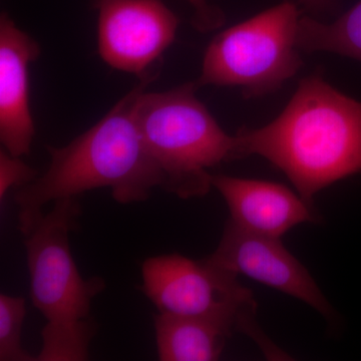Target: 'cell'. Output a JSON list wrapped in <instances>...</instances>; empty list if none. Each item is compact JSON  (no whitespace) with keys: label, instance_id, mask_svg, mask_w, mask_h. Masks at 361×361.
Here are the masks:
<instances>
[{"label":"cell","instance_id":"6da1fadb","mask_svg":"<svg viewBox=\"0 0 361 361\" xmlns=\"http://www.w3.org/2000/svg\"><path fill=\"white\" fill-rule=\"evenodd\" d=\"M157 75L140 78L103 118L66 146H47L51 163L44 174L14 193L21 234L51 202L110 189L114 200L129 205L148 200L161 188L160 169L145 145L137 116L140 97Z\"/></svg>","mask_w":361,"mask_h":361},{"label":"cell","instance_id":"7a4b0ae2","mask_svg":"<svg viewBox=\"0 0 361 361\" xmlns=\"http://www.w3.org/2000/svg\"><path fill=\"white\" fill-rule=\"evenodd\" d=\"M240 159L263 157L312 204L324 188L361 173V102L314 73L274 121L236 133Z\"/></svg>","mask_w":361,"mask_h":361},{"label":"cell","instance_id":"3957f363","mask_svg":"<svg viewBox=\"0 0 361 361\" xmlns=\"http://www.w3.org/2000/svg\"><path fill=\"white\" fill-rule=\"evenodd\" d=\"M54 203L23 233L32 302L45 319L35 361H85L97 332L92 302L106 283L102 277H82L73 257L71 233L82 212L78 198Z\"/></svg>","mask_w":361,"mask_h":361},{"label":"cell","instance_id":"277c9868","mask_svg":"<svg viewBox=\"0 0 361 361\" xmlns=\"http://www.w3.org/2000/svg\"><path fill=\"white\" fill-rule=\"evenodd\" d=\"M196 82L164 92L145 90L137 116L145 145L160 169L161 189L180 199L212 189L210 170L239 160L236 135L227 134L196 96Z\"/></svg>","mask_w":361,"mask_h":361},{"label":"cell","instance_id":"5b68a950","mask_svg":"<svg viewBox=\"0 0 361 361\" xmlns=\"http://www.w3.org/2000/svg\"><path fill=\"white\" fill-rule=\"evenodd\" d=\"M237 277L209 256L194 260L166 254L144 261L141 290L160 313L206 320L231 334L240 332L269 360H289L259 326L253 293Z\"/></svg>","mask_w":361,"mask_h":361},{"label":"cell","instance_id":"8992f818","mask_svg":"<svg viewBox=\"0 0 361 361\" xmlns=\"http://www.w3.org/2000/svg\"><path fill=\"white\" fill-rule=\"evenodd\" d=\"M300 18L286 0L218 33L207 47L197 85L240 87L246 99L279 90L303 65L296 44Z\"/></svg>","mask_w":361,"mask_h":361},{"label":"cell","instance_id":"52a82bcc","mask_svg":"<svg viewBox=\"0 0 361 361\" xmlns=\"http://www.w3.org/2000/svg\"><path fill=\"white\" fill-rule=\"evenodd\" d=\"M97 47L106 65L139 78L157 75L174 42L179 18L163 0H92Z\"/></svg>","mask_w":361,"mask_h":361},{"label":"cell","instance_id":"ba28073f","mask_svg":"<svg viewBox=\"0 0 361 361\" xmlns=\"http://www.w3.org/2000/svg\"><path fill=\"white\" fill-rule=\"evenodd\" d=\"M224 269L303 301L325 318L334 311L302 263L280 239L247 231L231 219L226 223L217 249L209 256Z\"/></svg>","mask_w":361,"mask_h":361},{"label":"cell","instance_id":"9c48e42d","mask_svg":"<svg viewBox=\"0 0 361 361\" xmlns=\"http://www.w3.org/2000/svg\"><path fill=\"white\" fill-rule=\"evenodd\" d=\"M40 47L6 11L0 16V142L11 155H30L35 135L30 104V65Z\"/></svg>","mask_w":361,"mask_h":361},{"label":"cell","instance_id":"30bf717a","mask_svg":"<svg viewBox=\"0 0 361 361\" xmlns=\"http://www.w3.org/2000/svg\"><path fill=\"white\" fill-rule=\"evenodd\" d=\"M212 186L227 203L230 219L255 234L280 239L297 225L317 221L312 204L284 185L213 175Z\"/></svg>","mask_w":361,"mask_h":361},{"label":"cell","instance_id":"8fae6325","mask_svg":"<svg viewBox=\"0 0 361 361\" xmlns=\"http://www.w3.org/2000/svg\"><path fill=\"white\" fill-rule=\"evenodd\" d=\"M161 361H215L224 350L229 331L206 320L160 313L154 317Z\"/></svg>","mask_w":361,"mask_h":361},{"label":"cell","instance_id":"7c38bea8","mask_svg":"<svg viewBox=\"0 0 361 361\" xmlns=\"http://www.w3.org/2000/svg\"><path fill=\"white\" fill-rule=\"evenodd\" d=\"M296 44L300 51L334 52L361 61V0L331 23L301 16Z\"/></svg>","mask_w":361,"mask_h":361},{"label":"cell","instance_id":"4fadbf2b","mask_svg":"<svg viewBox=\"0 0 361 361\" xmlns=\"http://www.w3.org/2000/svg\"><path fill=\"white\" fill-rule=\"evenodd\" d=\"M25 299L0 294V361H35L21 343Z\"/></svg>","mask_w":361,"mask_h":361},{"label":"cell","instance_id":"5bb4252c","mask_svg":"<svg viewBox=\"0 0 361 361\" xmlns=\"http://www.w3.org/2000/svg\"><path fill=\"white\" fill-rule=\"evenodd\" d=\"M37 177L35 169L21 160L20 157L11 155L6 149H0V202H4L11 188H21Z\"/></svg>","mask_w":361,"mask_h":361},{"label":"cell","instance_id":"9a60e30c","mask_svg":"<svg viewBox=\"0 0 361 361\" xmlns=\"http://www.w3.org/2000/svg\"><path fill=\"white\" fill-rule=\"evenodd\" d=\"M194 9L192 23L197 30L209 32L225 23V16L221 9L210 6L207 0H187Z\"/></svg>","mask_w":361,"mask_h":361},{"label":"cell","instance_id":"2e32d148","mask_svg":"<svg viewBox=\"0 0 361 361\" xmlns=\"http://www.w3.org/2000/svg\"><path fill=\"white\" fill-rule=\"evenodd\" d=\"M310 11L315 13H326L336 9L337 0H299Z\"/></svg>","mask_w":361,"mask_h":361}]
</instances>
